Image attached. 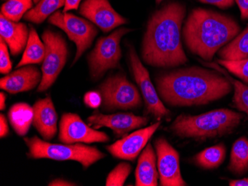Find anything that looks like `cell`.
I'll list each match as a JSON object with an SVG mask.
<instances>
[{
	"label": "cell",
	"instance_id": "6da1fadb",
	"mask_svg": "<svg viewBox=\"0 0 248 186\" xmlns=\"http://www.w3.org/2000/svg\"><path fill=\"white\" fill-rule=\"evenodd\" d=\"M155 82L162 102L172 107L207 105L226 97L233 89L225 75L197 66L162 73Z\"/></svg>",
	"mask_w": 248,
	"mask_h": 186
},
{
	"label": "cell",
	"instance_id": "7a4b0ae2",
	"mask_svg": "<svg viewBox=\"0 0 248 186\" xmlns=\"http://www.w3.org/2000/svg\"><path fill=\"white\" fill-rule=\"evenodd\" d=\"M185 15L186 7L177 2H169L153 14L142 43V59L146 65L172 69L187 62L182 42Z\"/></svg>",
	"mask_w": 248,
	"mask_h": 186
},
{
	"label": "cell",
	"instance_id": "3957f363",
	"mask_svg": "<svg viewBox=\"0 0 248 186\" xmlns=\"http://www.w3.org/2000/svg\"><path fill=\"white\" fill-rule=\"evenodd\" d=\"M239 23L231 16L204 8L188 15L182 29L185 45L192 54L205 61L240 33Z\"/></svg>",
	"mask_w": 248,
	"mask_h": 186
},
{
	"label": "cell",
	"instance_id": "277c9868",
	"mask_svg": "<svg viewBox=\"0 0 248 186\" xmlns=\"http://www.w3.org/2000/svg\"><path fill=\"white\" fill-rule=\"evenodd\" d=\"M244 117L243 114L228 108L216 109L195 116L182 114L171 125L170 130L180 138L204 141L231 134Z\"/></svg>",
	"mask_w": 248,
	"mask_h": 186
},
{
	"label": "cell",
	"instance_id": "5b68a950",
	"mask_svg": "<svg viewBox=\"0 0 248 186\" xmlns=\"http://www.w3.org/2000/svg\"><path fill=\"white\" fill-rule=\"evenodd\" d=\"M24 141L29 148V157L57 161H76L80 162L86 169L106 157L105 154L99 151L96 147L87 146L81 143H51L40 140L37 136L31 138L26 137Z\"/></svg>",
	"mask_w": 248,
	"mask_h": 186
},
{
	"label": "cell",
	"instance_id": "8992f818",
	"mask_svg": "<svg viewBox=\"0 0 248 186\" xmlns=\"http://www.w3.org/2000/svg\"><path fill=\"white\" fill-rule=\"evenodd\" d=\"M99 88L104 110H130L142 105L137 87L123 73L109 76Z\"/></svg>",
	"mask_w": 248,
	"mask_h": 186
},
{
	"label": "cell",
	"instance_id": "52a82bcc",
	"mask_svg": "<svg viewBox=\"0 0 248 186\" xmlns=\"http://www.w3.org/2000/svg\"><path fill=\"white\" fill-rule=\"evenodd\" d=\"M42 39L46 47V57L42 65L43 77L37 88L38 92H44L55 83L65 67L69 55L66 41L62 34L46 30Z\"/></svg>",
	"mask_w": 248,
	"mask_h": 186
},
{
	"label": "cell",
	"instance_id": "ba28073f",
	"mask_svg": "<svg viewBox=\"0 0 248 186\" xmlns=\"http://www.w3.org/2000/svg\"><path fill=\"white\" fill-rule=\"evenodd\" d=\"M132 31L126 28L115 30L107 37H101L97 40L94 50L88 57L89 70L92 77L97 80L109 69L119 67L122 57L120 43L124 35Z\"/></svg>",
	"mask_w": 248,
	"mask_h": 186
},
{
	"label": "cell",
	"instance_id": "9c48e42d",
	"mask_svg": "<svg viewBox=\"0 0 248 186\" xmlns=\"http://www.w3.org/2000/svg\"><path fill=\"white\" fill-rule=\"evenodd\" d=\"M48 22L64 30L69 40L76 45V55L72 65L91 47L97 34V28L92 22L68 12H56L49 16Z\"/></svg>",
	"mask_w": 248,
	"mask_h": 186
},
{
	"label": "cell",
	"instance_id": "30bf717a",
	"mask_svg": "<svg viewBox=\"0 0 248 186\" xmlns=\"http://www.w3.org/2000/svg\"><path fill=\"white\" fill-rule=\"evenodd\" d=\"M128 54L134 78L141 91L146 111L155 117L168 116L170 112L163 103L157 90L152 83L150 73L143 66L133 47L131 46L129 48Z\"/></svg>",
	"mask_w": 248,
	"mask_h": 186
},
{
	"label": "cell",
	"instance_id": "8fae6325",
	"mask_svg": "<svg viewBox=\"0 0 248 186\" xmlns=\"http://www.w3.org/2000/svg\"><path fill=\"white\" fill-rule=\"evenodd\" d=\"M59 140L65 144H90L107 143L109 141V137L90 128L77 114L65 113L60 123Z\"/></svg>",
	"mask_w": 248,
	"mask_h": 186
},
{
	"label": "cell",
	"instance_id": "7c38bea8",
	"mask_svg": "<svg viewBox=\"0 0 248 186\" xmlns=\"http://www.w3.org/2000/svg\"><path fill=\"white\" fill-rule=\"evenodd\" d=\"M157 168L161 186H186L180 169V156L178 151L164 137L155 141Z\"/></svg>",
	"mask_w": 248,
	"mask_h": 186
},
{
	"label": "cell",
	"instance_id": "4fadbf2b",
	"mask_svg": "<svg viewBox=\"0 0 248 186\" xmlns=\"http://www.w3.org/2000/svg\"><path fill=\"white\" fill-rule=\"evenodd\" d=\"M160 126L161 122H157L145 129L134 131L129 135L108 145L107 149L114 157L133 162L144 149L149 140Z\"/></svg>",
	"mask_w": 248,
	"mask_h": 186
},
{
	"label": "cell",
	"instance_id": "5bb4252c",
	"mask_svg": "<svg viewBox=\"0 0 248 186\" xmlns=\"http://www.w3.org/2000/svg\"><path fill=\"white\" fill-rule=\"evenodd\" d=\"M80 14L104 33L127 23V19L112 8L108 0H85L80 6Z\"/></svg>",
	"mask_w": 248,
	"mask_h": 186
},
{
	"label": "cell",
	"instance_id": "9a60e30c",
	"mask_svg": "<svg viewBox=\"0 0 248 186\" xmlns=\"http://www.w3.org/2000/svg\"><path fill=\"white\" fill-rule=\"evenodd\" d=\"M89 126L93 129L108 128L118 137H126L132 130L140 129L149 123L148 118L136 116L132 113H118L103 114L98 112L93 113L87 119Z\"/></svg>",
	"mask_w": 248,
	"mask_h": 186
},
{
	"label": "cell",
	"instance_id": "2e32d148",
	"mask_svg": "<svg viewBox=\"0 0 248 186\" xmlns=\"http://www.w3.org/2000/svg\"><path fill=\"white\" fill-rule=\"evenodd\" d=\"M43 73L36 66L25 65L0 80V87L10 94L33 90L41 83Z\"/></svg>",
	"mask_w": 248,
	"mask_h": 186
},
{
	"label": "cell",
	"instance_id": "e0dca14e",
	"mask_svg": "<svg viewBox=\"0 0 248 186\" xmlns=\"http://www.w3.org/2000/svg\"><path fill=\"white\" fill-rule=\"evenodd\" d=\"M33 125L46 141H50L58 132V114L51 97L39 100L33 105Z\"/></svg>",
	"mask_w": 248,
	"mask_h": 186
},
{
	"label": "cell",
	"instance_id": "ac0fdd59",
	"mask_svg": "<svg viewBox=\"0 0 248 186\" xmlns=\"http://www.w3.org/2000/svg\"><path fill=\"white\" fill-rule=\"evenodd\" d=\"M29 33L30 30L24 23L13 22L0 15V36L13 56H17L26 48Z\"/></svg>",
	"mask_w": 248,
	"mask_h": 186
},
{
	"label": "cell",
	"instance_id": "d6986e66",
	"mask_svg": "<svg viewBox=\"0 0 248 186\" xmlns=\"http://www.w3.org/2000/svg\"><path fill=\"white\" fill-rule=\"evenodd\" d=\"M157 155L151 144L146 145L138 161L135 171V186H156L158 180Z\"/></svg>",
	"mask_w": 248,
	"mask_h": 186
},
{
	"label": "cell",
	"instance_id": "ffe728a7",
	"mask_svg": "<svg viewBox=\"0 0 248 186\" xmlns=\"http://www.w3.org/2000/svg\"><path fill=\"white\" fill-rule=\"evenodd\" d=\"M8 116L15 133L20 137H24L33 124V108L26 102L15 104L10 108Z\"/></svg>",
	"mask_w": 248,
	"mask_h": 186
},
{
	"label": "cell",
	"instance_id": "44dd1931",
	"mask_svg": "<svg viewBox=\"0 0 248 186\" xmlns=\"http://www.w3.org/2000/svg\"><path fill=\"white\" fill-rule=\"evenodd\" d=\"M220 59L242 60L248 58V26L218 51Z\"/></svg>",
	"mask_w": 248,
	"mask_h": 186
},
{
	"label": "cell",
	"instance_id": "7402d4cb",
	"mask_svg": "<svg viewBox=\"0 0 248 186\" xmlns=\"http://www.w3.org/2000/svg\"><path fill=\"white\" fill-rule=\"evenodd\" d=\"M46 57V47L44 43L40 40L35 29L31 27L29 40L25 48L22 59L16 68L33 64L42 63Z\"/></svg>",
	"mask_w": 248,
	"mask_h": 186
},
{
	"label": "cell",
	"instance_id": "603a6c76",
	"mask_svg": "<svg viewBox=\"0 0 248 186\" xmlns=\"http://www.w3.org/2000/svg\"><path fill=\"white\" fill-rule=\"evenodd\" d=\"M228 170L233 174L241 176L248 172V139L241 137L235 140L230 158Z\"/></svg>",
	"mask_w": 248,
	"mask_h": 186
},
{
	"label": "cell",
	"instance_id": "cb8c5ba5",
	"mask_svg": "<svg viewBox=\"0 0 248 186\" xmlns=\"http://www.w3.org/2000/svg\"><path fill=\"white\" fill-rule=\"evenodd\" d=\"M226 146L220 143L209 147L199 152L193 158L195 163L202 169L212 170L219 167L226 157Z\"/></svg>",
	"mask_w": 248,
	"mask_h": 186
},
{
	"label": "cell",
	"instance_id": "d4e9b609",
	"mask_svg": "<svg viewBox=\"0 0 248 186\" xmlns=\"http://www.w3.org/2000/svg\"><path fill=\"white\" fill-rule=\"evenodd\" d=\"M62 6H65V0H40L25 14L24 19L31 23L40 24Z\"/></svg>",
	"mask_w": 248,
	"mask_h": 186
},
{
	"label": "cell",
	"instance_id": "484cf974",
	"mask_svg": "<svg viewBox=\"0 0 248 186\" xmlns=\"http://www.w3.org/2000/svg\"><path fill=\"white\" fill-rule=\"evenodd\" d=\"M33 0H8L2 5L1 14L9 20L18 23L30 11Z\"/></svg>",
	"mask_w": 248,
	"mask_h": 186
},
{
	"label": "cell",
	"instance_id": "4316f807",
	"mask_svg": "<svg viewBox=\"0 0 248 186\" xmlns=\"http://www.w3.org/2000/svg\"><path fill=\"white\" fill-rule=\"evenodd\" d=\"M224 75L229 79L233 86L234 95L232 103L239 112L246 114L248 112V86L245 83L235 80L228 76L226 73Z\"/></svg>",
	"mask_w": 248,
	"mask_h": 186
},
{
	"label": "cell",
	"instance_id": "83f0119b",
	"mask_svg": "<svg viewBox=\"0 0 248 186\" xmlns=\"http://www.w3.org/2000/svg\"><path fill=\"white\" fill-rule=\"evenodd\" d=\"M217 62L225 68L230 73L237 76L245 84L248 85V58L235 61L218 59Z\"/></svg>",
	"mask_w": 248,
	"mask_h": 186
},
{
	"label": "cell",
	"instance_id": "f1b7e54d",
	"mask_svg": "<svg viewBox=\"0 0 248 186\" xmlns=\"http://www.w3.org/2000/svg\"><path fill=\"white\" fill-rule=\"evenodd\" d=\"M131 172H132V166L129 163L121 162L108 175L106 181V186H124Z\"/></svg>",
	"mask_w": 248,
	"mask_h": 186
},
{
	"label": "cell",
	"instance_id": "f546056e",
	"mask_svg": "<svg viewBox=\"0 0 248 186\" xmlns=\"http://www.w3.org/2000/svg\"><path fill=\"white\" fill-rule=\"evenodd\" d=\"M8 47L6 43L0 38V72L2 74H8L12 69Z\"/></svg>",
	"mask_w": 248,
	"mask_h": 186
},
{
	"label": "cell",
	"instance_id": "4dcf8cb0",
	"mask_svg": "<svg viewBox=\"0 0 248 186\" xmlns=\"http://www.w3.org/2000/svg\"><path fill=\"white\" fill-rule=\"evenodd\" d=\"M84 102L89 108H97L102 104V97L100 93L90 91L85 95Z\"/></svg>",
	"mask_w": 248,
	"mask_h": 186
},
{
	"label": "cell",
	"instance_id": "1f68e13d",
	"mask_svg": "<svg viewBox=\"0 0 248 186\" xmlns=\"http://www.w3.org/2000/svg\"><path fill=\"white\" fill-rule=\"evenodd\" d=\"M202 3L215 5L221 9H228L233 6L235 0H199Z\"/></svg>",
	"mask_w": 248,
	"mask_h": 186
},
{
	"label": "cell",
	"instance_id": "d6a6232c",
	"mask_svg": "<svg viewBox=\"0 0 248 186\" xmlns=\"http://www.w3.org/2000/svg\"><path fill=\"white\" fill-rule=\"evenodd\" d=\"M235 2L240 10L241 19L242 20L248 19V0H235Z\"/></svg>",
	"mask_w": 248,
	"mask_h": 186
},
{
	"label": "cell",
	"instance_id": "836d02e7",
	"mask_svg": "<svg viewBox=\"0 0 248 186\" xmlns=\"http://www.w3.org/2000/svg\"><path fill=\"white\" fill-rule=\"evenodd\" d=\"M9 133V128L7 123L6 117L3 114H0V137L4 138Z\"/></svg>",
	"mask_w": 248,
	"mask_h": 186
},
{
	"label": "cell",
	"instance_id": "e575fe53",
	"mask_svg": "<svg viewBox=\"0 0 248 186\" xmlns=\"http://www.w3.org/2000/svg\"><path fill=\"white\" fill-rule=\"evenodd\" d=\"M81 0H65V6H64L63 12L65 13L72 11L77 10L80 5Z\"/></svg>",
	"mask_w": 248,
	"mask_h": 186
},
{
	"label": "cell",
	"instance_id": "d590c367",
	"mask_svg": "<svg viewBox=\"0 0 248 186\" xmlns=\"http://www.w3.org/2000/svg\"><path fill=\"white\" fill-rule=\"evenodd\" d=\"M50 186H76L75 183H71V182L67 181L62 179H56L48 184Z\"/></svg>",
	"mask_w": 248,
	"mask_h": 186
},
{
	"label": "cell",
	"instance_id": "8d00e7d4",
	"mask_svg": "<svg viewBox=\"0 0 248 186\" xmlns=\"http://www.w3.org/2000/svg\"><path fill=\"white\" fill-rule=\"evenodd\" d=\"M230 186H248V177L240 180H229Z\"/></svg>",
	"mask_w": 248,
	"mask_h": 186
},
{
	"label": "cell",
	"instance_id": "74e56055",
	"mask_svg": "<svg viewBox=\"0 0 248 186\" xmlns=\"http://www.w3.org/2000/svg\"><path fill=\"white\" fill-rule=\"evenodd\" d=\"M0 110L2 111L5 109V101H6V95L4 93L1 92L0 94Z\"/></svg>",
	"mask_w": 248,
	"mask_h": 186
},
{
	"label": "cell",
	"instance_id": "f35d334b",
	"mask_svg": "<svg viewBox=\"0 0 248 186\" xmlns=\"http://www.w3.org/2000/svg\"><path fill=\"white\" fill-rule=\"evenodd\" d=\"M156 2H157V4H160L161 2H162L163 0H155Z\"/></svg>",
	"mask_w": 248,
	"mask_h": 186
},
{
	"label": "cell",
	"instance_id": "ab89813d",
	"mask_svg": "<svg viewBox=\"0 0 248 186\" xmlns=\"http://www.w3.org/2000/svg\"><path fill=\"white\" fill-rule=\"evenodd\" d=\"M40 1V0H33V2H34V3H38Z\"/></svg>",
	"mask_w": 248,
	"mask_h": 186
},
{
	"label": "cell",
	"instance_id": "60d3db41",
	"mask_svg": "<svg viewBox=\"0 0 248 186\" xmlns=\"http://www.w3.org/2000/svg\"><path fill=\"white\" fill-rule=\"evenodd\" d=\"M246 114H247V115H248V112H247V113H246Z\"/></svg>",
	"mask_w": 248,
	"mask_h": 186
}]
</instances>
